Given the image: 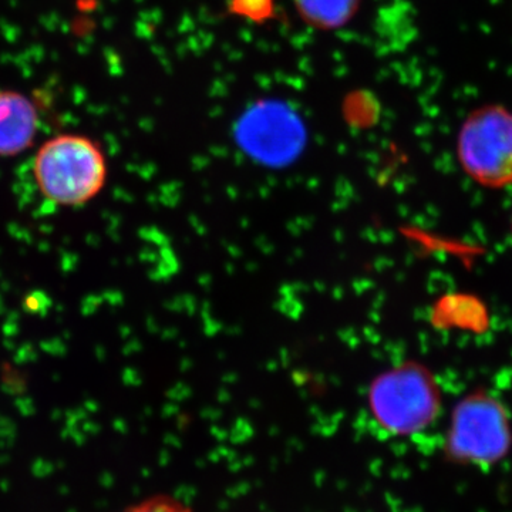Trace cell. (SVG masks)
Returning <instances> with one entry per match:
<instances>
[{
    "mask_svg": "<svg viewBox=\"0 0 512 512\" xmlns=\"http://www.w3.org/2000/svg\"><path fill=\"white\" fill-rule=\"evenodd\" d=\"M512 228V227H511Z\"/></svg>",
    "mask_w": 512,
    "mask_h": 512,
    "instance_id": "obj_8",
    "label": "cell"
},
{
    "mask_svg": "<svg viewBox=\"0 0 512 512\" xmlns=\"http://www.w3.org/2000/svg\"><path fill=\"white\" fill-rule=\"evenodd\" d=\"M511 443L510 419L495 397L474 393L457 404L446 440L453 460L491 466L507 456Z\"/></svg>",
    "mask_w": 512,
    "mask_h": 512,
    "instance_id": "obj_4",
    "label": "cell"
},
{
    "mask_svg": "<svg viewBox=\"0 0 512 512\" xmlns=\"http://www.w3.org/2000/svg\"><path fill=\"white\" fill-rule=\"evenodd\" d=\"M367 404L380 429L392 436H412L439 416L440 392L426 367L403 363L373 380Z\"/></svg>",
    "mask_w": 512,
    "mask_h": 512,
    "instance_id": "obj_2",
    "label": "cell"
},
{
    "mask_svg": "<svg viewBox=\"0 0 512 512\" xmlns=\"http://www.w3.org/2000/svg\"><path fill=\"white\" fill-rule=\"evenodd\" d=\"M464 173L483 187L500 190L512 185V110L484 104L461 124L456 144Z\"/></svg>",
    "mask_w": 512,
    "mask_h": 512,
    "instance_id": "obj_3",
    "label": "cell"
},
{
    "mask_svg": "<svg viewBox=\"0 0 512 512\" xmlns=\"http://www.w3.org/2000/svg\"><path fill=\"white\" fill-rule=\"evenodd\" d=\"M33 175L47 201L64 208L82 207L103 191L109 165L92 138L59 134L37 150Z\"/></svg>",
    "mask_w": 512,
    "mask_h": 512,
    "instance_id": "obj_1",
    "label": "cell"
},
{
    "mask_svg": "<svg viewBox=\"0 0 512 512\" xmlns=\"http://www.w3.org/2000/svg\"><path fill=\"white\" fill-rule=\"evenodd\" d=\"M355 0H299L308 18L320 25H339L352 13Z\"/></svg>",
    "mask_w": 512,
    "mask_h": 512,
    "instance_id": "obj_6",
    "label": "cell"
},
{
    "mask_svg": "<svg viewBox=\"0 0 512 512\" xmlns=\"http://www.w3.org/2000/svg\"><path fill=\"white\" fill-rule=\"evenodd\" d=\"M39 111L35 101L13 90L0 92V157L25 153L35 143Z\"/></svg>",
    "mask_w": 512,
    "mask_h": 512,
    "instance_id": "obj_5",
    "label": "cell"
},
{
    "mask_svg": "<svg viewBox=\"0 0 512 512\" xmlns=\"http://www.w3.org/2000/svg\"><path fill=\"white\" fill-rule=\"evenodd\" d=\"M123 512H195L190 505L171 495H154L131 505Z\"/></svg>",
    "mask_w": 512,
    "mask_h": 512,
    "instance_id": "obj_7",
    "label": "cell"
}]
</instances>
